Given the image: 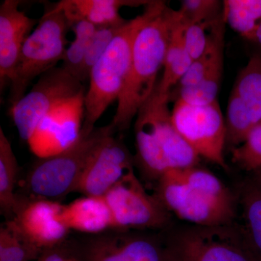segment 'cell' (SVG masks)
<instances>
[{"label": "cell", "instance_id": "30bf717a", "mask_svg": "<svg viewBox=\"0 0 261 261\" xmlns=\"http://www.w3.org/2000/svg\"><path fill=\"white\" fill-rule=\"evenodd\" d=\"M77 243L82 261H169L161 236L140 230L111 229Z\"/></svg>", "mask_w": 261, "mask_h": 261}, {"label": "cell", "instance_id": "7a4b0ae2", "mask_svg": "<svg viewBox=\"0 0 261 261\" xmlns=\"http://www.w3.org/2000/svg\"><path fill=\"white\" fill-rule=\"evenodd\" d=\"M155 195L170 213L190 225L225 226L233 224L236 216L231 191L214 173L197 166L163 173Z\"/></svg>", "mask_w": 261, "mask_h": 261}, {"label": "cell", "instance_id": "ac0fdd59", "mask_svg": "<svg viewBox=\"0 0 261 261\" xmlns=\"http://www.w3.org/2000/svg\"><path fill=\"white\" fill-rule=\"evenodd\" d=\"M150 1L139 0H62L58 6L69 20L70 23L86 20L95 27L123 23L126 21L121 15L123 7H140Z\"/></svg>", "mask_w": 261, "mask_h": 261}, {"label": "cell", "instance_id": "cb8c5ba5", "mask_svg": "<svg viewBox=\"0 0 261 261\" xmlns=\"http://www.w3.org/2000/svg\"><path fill=\"white\" fill-rule=\"evenodd\" d=\"M248 108L255 123L261 121V56L252 55L233 87Z\"/></svg>", "mask_w": 261, "mask_h": 261}, {"label": "cell", "instance_id": "ba28073f", "mask_svg": "<svg viewBox=\"0 0 261 261\" xmlns=\"http://www.w3.org/2000/svg\"><path fill=\"white\" fill-rule=\"evenodd\" d=\"M84 90L83 83L62 66L41 75L32 89L10 108L20 138L28 142L39 122L53 108Z\"/></svg>", "mask_w": 261, "mask_h": 261}, {"label": "cell", "instance_id": "5bb4252c", "mask_svg": "<svg viewBox=\"0 0 261 261\" xmlns=\"http://www.w3.org/2000/svg\"><path fill=\"white\" fill-rule=\"evenodd\" d=\"M63 205L46 199L19 197L12 220L42 251L68 240L70 230L58 219Z\"/></svg>", "mask_w": 261, "mask_h": 261}, {"label": "cell", "instance_id": "7402d4cb", "mask_svg": "<svg viewBox=\"0 0 261 261\" xmlns=\"http://www.w3.org/2000/svg\"><path fill=\"white\" fill-rule=\"evenodd\" d=\"M223 18L234 32L252 42L261 21V0H226Z\"/></svg>", "mask_w": 261, "mask_h": 261}, {"label": "cell", "instance_id": "2e32d148", "mask_svg": "<svg viewBox=\"0 0 261 261\" xmlns=\"http://www.w3.org/2000/svg\"><path fill=\"white\" fill-rule=\"evenodd\" d=\"M58 219L70 231L99 234L113 228L111 211L104 197L84 196L63 205Z\"/></svg>", "mask_w": 261, "mask_h": 261}, {"label": "cell", "instance_id": "8fae6325", "mask_svg": "<svg viewBox=\"0 0 261 261\" xmlns=\"http://www.w3.org/2000/svg\"><path fill=\"white\" fill-rule=\"evenodd\" d=\"M85 94L82 91L57 105L39 122L27 142L38 159L61 153L80 139L85 116Z\"/></svg>", "mask_w": 261, "mask_h": 261}, {"label": "cell", "instance_id": "484cf974", "mask_svg": "<svg viewBox=\"0 0 261 261\" xmlns=\"http://www.w3.org/2000/svg\"><path fill=\"white\" fill-rule=\"evenodd\" d=\"M70 28L74 33L75 38L65 49L61 66L70 75L80 80L89 40L97 27L86 20H79L70 24Z\"/></svg>", "mask_w": 261, "mask_h": 261}, {"label": "cell", "instance_id": "52a82bcc", "mask_svg": "<svg viewBox=\"0 0 261 261\" xmlns=\"http://www.w3.org/2000/svg\"><path fill=\"white\" fill-rule=\"evenodd\" d=\"M116 230H166L170 212L159 197L146 192L135 171H130L104 196Z\"/></svg>", "mask_w": 261, "mask_h": 261}, {"label": "cell", "instance_id": "f546056e", "mask_svg": "<svg viewBox=\"0 0 261 261\" xmlns=\"http://www.w3.org/2000/svg\"><path fill=\"white\" fill-rule=\"evenodd\" d=\"M232 161L247 171L261 169V121L255 125L241 145L231 149Z\"/></svg>", "mask_w": 261, "mask_h": 261}, {"label": "cell", "instance_id": "277c9868", "mask_svg": "<svg viewBox=\"0 0 261 261\" xmlns=\"http://www.w3.org/2000/svg\"><path fill=\"white\" fill-rule=\"evenodd\" d=\"M116 132L112 123L82 128L80 139L61 153L38 159L29 170L24 186L32 197L56 201L75 192L84 168L99 144Z\"/></svg>", "mask_w": 261, "mask_h": 261}, {"label": "cell", "instance_id": "e0dca14e", "mask_svg": "<svg viewBox=\"0 0 261 261\" xmlns=\"http://www.w3.org/2000/svg\"><path fill=\"white\" fill-rule=\"evenodd\" d=\"M242 224L238 225L253 261H261V169L252 171L240 187Z\"/></svg>", "mask_w": 261, "mask_h": 261}, {"label": "cell", "instance_id": "d4e9b609", "mask_svg": "<svg viewBox=\"0 0 261 261\" xmlns=\"http://www.w3.org/2000/svg\"><path fill=\"white\" fill-rule=\"evenodd\" d=\"M225 123L226 143L231 146V149L241 145L256 125L248 108L233 89L228 98Z\"/></svg>", "mask_w": 261, "mask_h": 261}, {"label": "cell", "instance_id": "d6986e66", "mask_svg": "<svg viewBox=\"0 0 261 261\" xmlns=\"http://www.w3.org/2000/svg\"><path fill=\"white\" fill-rule=\"evenodd\" d=\"M224 28L222 13L211 25L207 48L200 58L192 61L188 71L178 83L179 88L199 83L216 65L224 62Z\"/></svg>", "mask_w": 261, "mask_h": 261}, {"label": "cell", "instance_id": "1f68e13d", "mask_svg": "<svg viewBox=\"0 0 261 261\" xmlns=\"http://www.w3.org/2000/svg\"><path fill=\"white\" fill-rule=\"evenodd\" d=\"M37 261H82L78 243L67 240L50 248L43 250Z\"/></svg>", "mask_w": 261, "mask_h": 261}, {"label": "cell", "instance_id": "3957f363", "mask_svg": "<svg viewBox=\"0 0 261 261\" xmlns=\"http://www.w3.org/2000/svg\"><path fill=\"white\" fill-rule=\"evenodd\" d=\"M158 1H150L143 13L127 20L89 75V87L84 97L83 127L92 129L103 113L118 101L129 73L136 36L153 14Z\"/></svg>", "mask_w": 261, "mask_h": 261}, {"label": "cell", "instance_id": "8992f818", "mask_svg": "<svg viewBox=\"0 0 261 261\" xmlns=\"http://www.w3.org/2000/svg\"><path fill=\"white\" fill-rule=\"evenodd\" d=\"M162 238L169 261H253L238 225L173 228Z\"/></svg>", "mask_w": 261, "mask_h": 261}, {"label": "cell", "instance_id": "d6a6232c", "mask_svg": "<svg viewBox=\"0 0 261 261\" xmlns=\"http://www.w3.org/2000/svg\"><path fill=\"white\" fill-rule=\"evenodd\" d=\"M252 42H253L257 47L256 53H255L261 56V21L260 23H259L258 28L257 29L255 37H254Z\"/></svg>", "mask_w": 261, "mask_h": 261}, {"label": "cell", "instance_id": "4fadbf2b", "mask_svg": "<svg viewBox=\"0 0 261 261\" xmlns=\"http://www.w3.org/2000/svg\"><path fill=\"white\" fill-rule=\"evenodd\" d=\"M135 161L123 141L107 136L94 150L84 168L75 192L104 197L130 171Z\"/></svg>", "mask_w": 261, "mask_h": 261}, {"label": "cell", "instance_id": "f1b7e54d", "mask_svg": "<svg viewBox=\"0 0 261 261\" xmlns=\"http://www.w3.org/2000/svg\"><path fill=\"white\" fill-rule=\"evenodd\" d=\"M185 28L192 24L212 22L223 13V3L216 0H185L178 10Z\"/></svg>", "mask_w": 261, "mask_h": 261}, {"label": "cell", "instance_id": "603a6c76", "mask_svg": "<svg viewBox=\"0 0 261 261\" xmlns=\"http://www.w3.org/2000/svg\"><path fill=\"white\" fill-rule=\"evenodd\" d=\"M42 250L18 228L13 220L8 219L0 227V261L38 260Z\"/></svg>", "mask_w": 261, "mask_h": 261}, {"label": "cell", "instance_id": "5b68a950", "mask_svg": "<svg viewBox=\"0 0 261 261\" xmlns=\"http://www.w3.org/2000/svg\"><path fill=\"white\" fill-rule=\"evenodd\" d=\"M70 23L58 3H47L37 27L24 43L10 84V108L27 94L33 81L62 61Z\"/></svg>", "mask_w": 261, "mask_h": 261}, {"label": "cell", "instance_id": "83f0119b", "mask_svg": "<svg viewBox=\"0 0 261 261\" xmlns=\"http://www.w3.org/2000/svg\"><path fill=\"white\" fill-rule=\"evenodd\" d=\"M126 22L97 27L89 40L83 65L81 70L80 80L82 83L84 81L89 80L91 70L93 68L94 65L107 50L110 44L112 43L113 39Z\"/></svg>", "mask_w": 261, "mask_h": 261}, {"label": "cell", "instance_id": "ffe728a7", "mask_svg": "<svg viewBox=\"0 0 261 261\" xmlns=\"http://www.w3.org/2000/svg\"><path fill=\"white\" fill-rule=\"evenodd\" d=\"M19 166L11 142L0 127V208L1 214L12 219L18 204L15 189Z\"/></svg>", "mask_w": 261, "mask_h": 261}, {"label": "cell", "instance_id": "44dd1931", "mask_svg": "<svg viewBox=\"0 0 261 261\" xmlns=\"http://www.w3.org/2000/svg\"><path fill=\"white\" fill-rule=\"evenodd\" d=\"M184 31L185 27L180 22L175 27L170 39L163 67V75L156 85L162 93H171L173 87L178 85L193 61L184 44Z\"/></svg>", "mask_w": 261, "mask_h": 261}, {"label": "cell", "instance_id": "7c38bea8", "mask_svg": "<svg viewBox=\"0 0 261 261\" xmlns=\"http://www.w3.org/2000/svg\"><path fill=\"white\" fill-rule=\"evenodd\" d=\"M171 101V93H162L156 86L136 116L135 161L147 179L158 181L163 173L169 171L164 152L161 116L163 108Z\"/></svg>", "mask_w": 261, "mask_h": 261}, {"label": "cell", "instance_id": "6da1fadb", "mask_svg": "<svg viewBox=\"0 0 261 261\" xmlns=\"http://www.w3.org/2000/svg\"><path fill=\"white\" fill-rule=\"evenodd\" d=\"M180 22L178 10L158 1L153 14L136 36L129 73L111 123L116 132L129 128L140 108L153 92L171 35Z\"/></svg>", "mask_w": 261, "mask_h": 261}, {"label": "cell", "instance_id": "4316f807", "mask_svg": "<svg viewBox=\"0 0 261 261\" xmlns=\"http://www.w3.org/2000/svg\"><path fill=\"white\" fill-rule=\"evenodd\" d=\"M223 70L224 62L216 65L199 83L180 87L176 100L197 106H207L216 102L222 80Z\"/></svg>", "mask_w": 261, "mask_h": 261}, {"label": "cell", "instance_id": "9a60e30c", "mask_svg": "<svg viewBox=\"0 0 261 261\" xmlns=\"http://www.w3.org/2000/svg\"><path fill=\"white\" fill-rule=\"evenodd\" d=\"M19 0H5L0 5V84L11 83L24 43L39 19L19 9Z\"/></svg>", "mask_w": 261, "mask_h": 261}, {"label": "cell", "instance_id": "4dcf8cb0", "mask_svg": "<svg viewBox=\"0 0 261 261\" xmlns=\"http://www.w3.org/2000/svg\"><path fill=\"white\" fill-rule=\"evenodd\" d=\"M214 21L192 24L185 28L184 44L192 61L200 58L207 48L209 37L207 30Z\"/></svg>", "mask_w": 261, "mask_h": 261}, {"label": "cell", "instance_id": "9c48e42d", "mask_svg": "<svg viewBox=\"0 0 261 261\" xmlns=\"http://www.w3.org/2000/svg\"><path fill=\"white\" fill-rule=\"evenodd\" d=\"M171 118L178 133L200 157L227 168L224 154L226 123L218 101L197 106L176 100Z\"/></svg>", "mask_w": 261, "mask_h": 261}]
</instances>
